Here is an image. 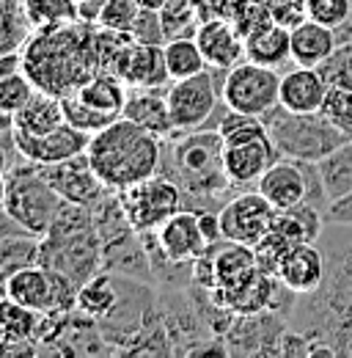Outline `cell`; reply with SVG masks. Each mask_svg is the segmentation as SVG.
<instances>
[{
    "mask_svg": "<svg viewBox=\"0 0 352 358\" xmlns=\"http://www.w3.org/2000/svg\"><path fill=\"white\" fill-rule=\"evenodd\" d=\"M316 243L325 281L295 301L286 325L308 342V356H352V226L325 224Z\"/></svg>",
    "mask_w": 352,
    "mask_h": 358,
    "instance_id": "obj_1",
    "label": "cell"
},
{
    "mask_svg": "<svg viewBox=\"0 0 352 358\" xmlns=\"http://www.w3.org/2000/svg\"><path fill=\"white\" fill-rule=\"evenodd\" d=\"M119 287H122V275H113L108 270L94 273L78 289V312L88 320H99V322L108 320L122 301Z\"/></svg>",
    "mask_w": 352,
    "mask_h": 358,
    "instance_id": "obj_26",
    "label": "cell"
},
{
    "mask_svg": "<svg viewBox=\"0 0 352 358\" xmlns=\"http://www.w3.org/2000/svg\"><path fill=\"white\" fill-rule=\"evenodd\" d=\"M132 39H135V42H143V45H166L168 36H166L160 11H154V8H140V14H138V20H135V28H132Z\"/></svg>",
    "mask_w": 352,
    "mask_h": 358,
    "instance_id": "obj_41",
    "label": "cell"
},
{
    "mask_svg": "<svg viewBox=\"0 0 352 358\" xmlns=\"http://www.w3.org/2000/svg\"><path fill=\"white\" fill-rule=\"evenodd\" d=\"M14 138H17V146H20L25 160H31L36 166H55V163H64L69 157L83 155L88 149L91 133L66 122L47 135H28L14 127Z\"/></svg>",
    "mask_w": 352,
    "mask_h": 358,
    "instance_id": "obj_15",
    "label": "cell"
},
{
    "mask_svg": "<svg viewBox=\"0 0 352 358\" xmlns=\"http://www.w3.org/2000/svg\"><path fill=\"white\" fill-rule=\"evenodd\" d=\"M198 0H168L160 8L163 17V28L168 39H179V36H196L201 17H198Z\"/></svg>",
    "mask_w": 352,
    "mask_h": 358,
    "instance_id": "obj_35",
    "label": "cell"
},
{
    "mask_svg": "<svg viewBox=\"0 0 352 358\" xmlns=\"http://www.w3.org/2000/svg\"><path fill=\"white\" fill-rule=\"evenodd\" d=\"M166 64H168L171 80H184V78H193V75H201L204 69H210L196 36L168 39L166 42Z\"/></svg>",
    "mask_w": 352,
    "mask_h": 358,
    "instance_id": "obj_30",
    "label": "cell"
},
{
    "mask_svg": "<svg viewBox=\"0 0 352 358\" xmlns=\"http://www.w3.org/2000/svg\"><path fill=\"white\" fill-rule=\"evenodd\" d=\"M138 14H140L138 0H105L96 25L105 31H116V34H132Z\"/></svg>",
    "mask_w": 352,
    "mask_h": 358,
    "instance_id": "obj_36",
    "label": "cell"
},
{
    "mask_svg": "<svg viewBox=\"0 0 352 358\" xmlns=\"http://www.w3.org/2000/svg\"><path fill=\"white\" fill-rule=\"evenodd\" d=\"M275 278L300 295H311L319 289V284L325 281V254L319 248V243H295L278 262Z\"/></svg>",
    "mask_w": 352,
    "mask_h": 358,
    "instance_id": "obj_18",
    "label": "cell"
},
{
    "mask_svg": "<svg viewBox=\"0 0 352 358\" xmlns=\"http://www.w3.org/2000/svg\"><path fill=\"white\" fill-rule=\"evenodd\" d=\"M264 124L281 157L303 160V163H319L333 149H339L344 141H350L322 110L295 113V110L275 105L264 116Z\"/></svg>",
    "mask_w": 352,
    "mask_h": 358,
    "instance_id": "obj_7",
    "label": "cell"
},
{
    "mask_svg": "<svg viewBox=\"0 0 352 358\" xmlns=\"http://www.w3.org/2000/svg\"><path fill=\"white\" fill-rule=\"evenodd\" d=\"M281 96V72L275 66H264L256 61H240L226 72L223 80V102L231 110L267 116Z\"/></svg>",
    "mask_w": 352,
    "mask_h": 358,
    "instance_id": "obj_11",
    "label": "cell"
},
{
    "mask_svg": "<svg viewBox=\"0 0 352 358\" xmlns=\"http://www.w3.org/2000/svg\"><path fill=\"white\" fill-rule=\"evenodd\" d=\"M42 314L11 301L3 295V306H0V336H3V350H11V348H20L22 353V345L31 342L39 331V320Z\"/></svg>",
    "mask_w": 352,
    "mask_h": 358,
    "instance_id": "obj_28",
    "label": "cell"
},
{
    "mask_svg": "<svg viewBox=\"0 0 352 358\" xmlns=\"http://www.w3.org/2000/svg\"><path fill=\"white\" fill-rule=\"evenodd\" d=\"M306 14L308 20L339 31L352 20V0H306Z\"/></svg>",
    "mask_w": 352,
    "mask_h": 358,
    "instance_id": "obj_39",
    "label": "cell"
},
{
    "mask_svg": "<svg viewBox=\"0 0 352 358\" xmlns=\"http://www.w3.org/2000/svg\"><path fill=\"white\" fill-rule=\"evenodd\" d=\"M166 3H168V0H138L140 8H154V11H160Z\"/></svg>",
    "mask_w": 352,
    "mask_h": 358,
    "instance_id": "obj_45",
    "label": "cell"
},
{
    "mask_svg": "<svg viewBox=\"0 0 352 358\" xmlns=\"http://www.w3.org/2000/svg\"><path fill=\"white\" fill-rule=\"evenodd\" d=\"M14 72H22V52H3L0 78H3V75H14Z\"/></svg>",
    "mask_w": 352,
    "mask_h": 358,
    "instance_id": "obj_44",
    "label": "cell"
},
{
    "mask_svg": "<svg viewBox=\"0 0 352 358\" xmlns=\"http://www.w3.org/2000/svg\"><path fill=\"white\" fill-rule=\"evenodd\" d=\"M113 75H119L130 89H163L171 86L168 64H166V45H143L135 42L124 47L116 61Z\"/></svg>",
    "mask_w": 352,
    "mask_h": 358,
    "instance_id": "obj_16",
    "label": "cell"
},
{
    "mask_svg": "<svg viewBox=\"0 0 352 358\" xmlns=\"http://www.w3.org/2000/svg\"><path fill=\"white\" fill-rule=\"evenodd\" d=\"M64 207L61 193L47 182L42 166L20 160L3 177V215L28 234L44 237Z\"/></svg>",
    "mask_w": 352,
    "mask_h": 358,
    "instance_id": "obj_6",
    "label": "cell"
},
{
    "mask_svg": "<svg viewBox=\"0 0 352 358\" xmlns=\"http://www.w3.org/2000/svg\"><path fill=\"white\" fill-rule=\"evenodd\" d=\"M325 224H342V226H352V190L347 196L330 201L325 207Z\"/></svg>",
    "mask_w": 352,
    "mask_h": 358,
    "instance_id": "obj_43",
    "label": "cell"
},
{
    "mask_svg": "<svg viewBox=\"0 0 352 358\" xmlns=\"http://www.w3.org/2000/svg\"><path fill=\"white\" fill-rule=\"evenodd\" d=\"M330 94V86L325 75L314 66H292L281 75V96L278 105L295 113H316L325 108V99Z\"/></svg>",
    "mask_w": 352,
    "mask_h": 358,
    "instance_id": "obj_20",
    "label": "cell"
},
{
    "mask_svg": "<svg viewBox=\"0 0 352 358\" xmlns=\"http://www.w3.org/2000/svg\"><path fill=\"white\" fill-rule=\"evenodd\" d=\"M75 3H83V0H75Z\"/></svg>",
    "mask_w": 352,
    "mask_h": 358,
    "instance_id": "obj_46",
    "label": "cell"
},
{
    "mask_svg": "<svg viewBox=\"0 0 352 358\" xmlns=\"http://www.w3.org/2000/svg\"><path fill=\"white\" fill-rule=\"evenodd\" d=\"M330 89L352 91V42H339L333 55L319 66Z\"/></svg>",
    "mask_w": 352,
    "mask_h": 358,
    "instance_id": "obj_38",
    "label": "cell"
},
{
    "mask_svg": "<svg viewBox=\"0 0 352 358\" xmlns=\"http://www.w3.org/2000/svg\"><path fill=\"white\" fill-rule=\"evenodd\" d=\"M86 155L96 177L113 193H119L135 182L160 174L166 141L122 116L91 135Z\"/></svg>",
    "mask_w": 352,
    "mask_h": 358,
    "instance_id": "obj_3",
    "label": "cell"
},
{
    "mask_svg": "<svg viewBox=\"0 0 352 358\" xmlns=\"http://www.w3.org/2000/svg\"><path fill=\"white\" fill-rule=\"evenodd\" d=\"M124 119L140 124L143 130L160 135L163 141L174 138L176 124L168 105V86L163 89H130L127 105H124Z\"/></svg>",
    "mask_w": 352,
    "mask_h": 358,
    "instance_id": "obj_22",
    "label": "cell"
},
{
    "mask_svg": "<svg viewBox=\"0 0 352 358\" xmlns=\"http://www.w3.org/2000/svg\"><path fill=\"white\" fill-rule=\"evenodd\" d=\"M36 34L34 22L28 20L22 0H3V52H20L22 47L31 42V36Z\"/></svg>",
    "mask_w": 352,
    "mask_h": 358,
    "instance_id": "obj_32",
    "label": "cell"
},
{
    "mask_svg": "<svg viewBox=\"0 0 352 358\" xmlns=\"http://www.w3.org/2000/svg\"><path fill=\"white\" fill-rule=\"evenodd\" d=\"M22 8L36 31L55 28L78 20V3L75 0H22Z\"/></svg>",
    "mask_w": 352,
    "mask_h": 358,
    "instance_id": "obj_33",
    "label": "cell"
},
{
    "mask_svg": "<svg viewBox=\"0 0 352 358\" xmlns=\"http://www.w3.org/2000/svg\"><path fill=\"white\" fill-rule=\"evenodd\" d=\"M336 47H339V36L328 25L306 20L298 28H292V64H298V66L319 69L333 55Z\"/></svg>",
    "mask_w": 352,
    "mask_h": 358,
    "instance_id": "obj_24",
    "label": "cell"
},
{
    "mask_svg": "<svg viewBox=\"0 0 352 358\" xmlns=\"http://www.w3.org/2000/svg\"><path fill=\"white\" fill-rule=\"evenodd\" d=\"M127 96H130V86L119 75L94 72L83 86L64 94L61 102H64L66 122L94 135L124 116Z\"/></svg>",
    "mask_w": 352,
    "mask_h": 358,
    "instance_id": "obj_8",
    "label": "cell"
},
{
    "mask_svg": "<svg viewBox=\"0 0 352 358\" xmlns=\"http://www.w3.org/2000/svg\"><path fill=\"white\" fill-rule=\"evenodd\" d=\"M256 190L275 207V210H289L295 204L308 201V174L303 160H289L278 157L259 179Z\"/></svg>",
    "mask_w": 352,
    "mask_h": 358,
    "instance_id": "obj_19",
    "label": "cell"
},
{
    "mask_svg": "<svg viewBox=\"0 0 352 358\" xmlns=\"http://www.w3.org/2000/svg\"><path fill=\"white\" fill-rule=\"evenodd\" d=\"M47 182L61 193L64 201H72V204H83V207H96L108 193H113L102 179L96 177L88 155H78V157H69L64 163H55V166H42Z\"/></svg>",
    "mask_w": 352,
    "mask_h": 358,
    "instance_id": "obj_14",
    "label": "cell"
},
{
    "mask_svg": "<svg viewBox=\"0 0 352 358\" xmlns=\"http://www.w3.org/2000/svg\"><path fill=\"white\" fill-rule=\"evenodd\" d=\"M39 262L52 270H61L78 287L102 270V240L91 207L64 201L52 229L42 237Z\"/></svg>",
    "mask_w": 352,
    "mask_h": 358,
    "instance_id": "obj_5",
    "label": "cell"
},
{
    "mask_svg": "<svg viewBox=\"0 0 352 358\" xmlns=\"http://www.w3.org/2000/svg\"><path fill=\"white\" fill-rule=\"evenodd\" d=\"M223 149L226 143L218 130L176 133L166 141L160 174L179 182V187L184 190V201L212 210V204H220L234 190L226 177ZM190 204L187 210H193Z\"/></svg>",
    "mask_w": 352,
    "mask_h": 358,
    "instance_id": "obj_4",
    "label": "cell"
},
{
    "mask_svg": "<svg viewBox=\"0 0 352 358\" xmlns=\"http://www.w3.org/2000/svg\"><path fill=\"white\" fill-rule=\"evenodd\" d=\"M245 58L281 69L286 61H292V31L267 20L264 25L245 34Z\"/></svg>",
    "mask_w": 352,
    "mask_h": 358,
    "instance_id": "obj_23",
    "label": "cell"
},
{
    "mask_svg": "<svg viewBox=\"0 0 352 358\" xmlns=\"http://www.w3.org/2000/svg\"><path fill=\"white\" fill-rule=\"evenodd\" d=\"M275 213L278 210L264 199L256 187L254 190H240L237 196L226 199L223 207L218 210L223 240L256 248L264 237L272 231Z\"/></svg>",
    "mask_w": 352,
    "mask_h": 358,
    "instance_id": "obj_13",
    "label": "cell"
},
{
    "mask_svg": "<svg viewBox=\"0 0 352 358\" xmlns=\"http://www.w3.org/2000/svg\"><path fill=\"white\" fill-rule=\"evenodd\" d=\"M218 133L226 146L248 143V141H256V138H267V135H270L262 116L240 113V110H231V108L223 113V119H220V124H218Z\"/></svg>",
    "mask_w": 352,
    "mask_h": 358,
    "instance_id": "obj_34",
    "label": "cell"
},
{
    "mask_svg": "<svg viewBox=\"0 0 352 358\" xmlns=\"http://www.w3.org/2000/svg\"><path fill=\"white\" fill-rule=\"evenodd\" d=\"M228 69L210 66L201 75L171 80L168 86V105L174 116L176 133L190 130H212L215 110L223 102V80Z\"/></svg>",
    "mask_w": 352,
    "mask_h": 358,
    "instance_id": "obj_9",
    "label": "cell"
},
{
    "mask_svg": "<svg viewBox=\"0 0 352 358\" xmlns=\"http://www.w3.org/2000/svg\"><path fill=\"white\" fill-rule=\"evenodd\" d=\"M319 169V179L328 196V204L347 196L352 190V138L344 141L339 149H333L328 157H322L316 163Z\"/></svg>",
    "mask_w": 352,
    "mask_h": 358,
    "instance_id": "obj_29",
    "label": "cell"
},
{
    "mask_svg": "<svg viewBox=\"0 0 352 358\" xmlns=\"http://www.w3.org/2000/svg\"><path fill=\"white\" fill-rule=\"evenodd\" d=\"M119 201L124 207V215L132 224L138 234L143 231H154L157 226H163L171 215L187 207L184 201V190L179 187L166 174H154V177L135 182L130 187L119 190Z\"/></svg>",
    "mask_w": 352,
    "mask_h": 358,
    "instance_id": "obj_10",
    "label": "cell"
},
{
    "mask_svg": "<svg viewBox=\"0 0 352 358\" xmlns=\"http://www.w3.org/2000/svg\"><path fill=\"white\" fill-rule=\"evenodd\" d=\"M96 25L66 22L55 28H42L22 47V72L36 83V89L50 94H69L83 86L96 69L94 52Z\"/></svg>",
    "mask_w": 352,
    "mask_h": 358,
    "instance_id": "obj_2",
    "label": "cell"
},
{
    "mask_svg": "<svg viewBox=\"0 0 352 358\" xmlns=\"http://www.w3.org/2000/svg\"><path fill=\"white\" fill-rule=\"evenodd\" d=\"M66 124L64 102L58 94H50L44 89H36V94L14 113V127L28 135H47Z\"/></svg>",
    "mask_w": 352,
    "mask_h": 358,
    "instance_id": "obj_25",
    "label": "cell"
},
{
    "mask_svg": "<svg viewBox=\"0 0 352 358\" xmlns=\"http://www.w3.org/2000/svg\"><path fill=\"white\" fill-rule=\"evenodd\" d=\"M270 17L272 22L284 25V28H298L300 22H306L308 14H306V0H275L270 6Z\"/></svg>",
    "mask_w": 352,
    "mask_h": 358,
    "instance_id": "obj_42",
    "label": "cell"
},
{
    "mask_svg": "<svg viewBox=\"0 0 352 358\" xmlns=\"http://www.w3.org/2000/svg\"><path fill=\"white\" fill-rule=\"evenodd\" d=\"M322 113H325L342 133L347 135V138H352V91L330 89Z\"/></svg>",
    "mask_w": 352,
    "mask_h": 358,
    "instance_id": "obj_40",
    "label": "cell"
},
{
    "mask_svg": "<svg viewBox=\"0 0 352 358\" xmlns=\"http://www.w3.org/2000/svg\"><path fill=\"white\" fill-rule=\"evenodd\" d=\"M34 94H36V83L25 72L3 75V80H0V110L14 116Z\"/></svg>",
    "mask_w": 352,
    "mask_h": 358,
    "instance_id": "obj_37",
    "label": "cell"
},
{
    "mask_svg": "<svg viewBox=\"0 0 352 358\" xmlns=\"http://www.w3.org/2000/svg\"><path fill=\"white\" fill-rule=\"evenodd\" d=\"M152 234H154V245L146 234H140L149 251V259H166L182 268H193L201 257H207L215 248L201 229L198 210H187V207L171 215L163 226H157Z\"/></svg>",
    "mask_w": 352,
    "mask_h": 358,
    "instance_id": "obj_12",
    "label": "cell"
},
{
    "mask_svg": "<svg viewBox=\"0 0 352 358\" xmlns=\"http://www.w3.org/2000/svg\"><path fill=\"white\" fill-rule=\"evenodd\" d=\"M272 231H278L289 243H316L325 231V215L319 207L303 201L289 210H278L272 221Z\"/></svg>",
    "mask_w": 352,
    "mask_h": 358,
    "instance_id": "obj_27",
    "label": "cell"
},
{
    "mask_svg": "<svg viewBox=\"0 0 352 358\" xmlns=\"http://www.w3.org/2000/svg\"><path fill=\"white\" fill-rule=\"evenodd\" d=\"M196 42H198L210 66L231 69L240 61H245V36L226 17L204 20L196 31Z\"/></svg>",
    "mask_w": 352,
    "mask_h": 358,
    "instance_id": "obj_21",
    "label": "cell"
},
{
    "mask_svg": "<svg viewBox=\"0 0 352 358\" xmlns=\"http://www.w3.org/2000/svg\"><path fill=\"white\" fill-rule=\"evenodd\" d=\"M42 259V237L17 229L14 234L6 231L3 237V278L25 265H36Z\"/></svg>",
    "mask_w": 352,
    "mask_h": 358,
    "instance_id": "obj_31",
    "label": "cell"
},
{
    "mask_svg": "<svg viewBox=\"0 0 352 358\" xmlns=\"http://www.w3.org/2000/svg\"><path fill=\"white\" fill-rule=\"evenodd\" d=\"M278 149L272 143V138H256L248 143H234L223 149V166H226V177L231 182L234 190H251L259 185L264 171L278 160Z\"/></svg>",
    "mask_w": 352,
    "mask_h": 358,
    "instance_id": "obj_17",
    "label": "cell"
}]
</instances>
